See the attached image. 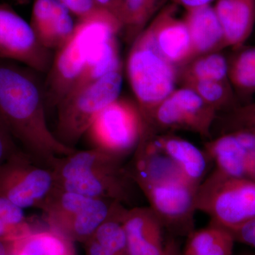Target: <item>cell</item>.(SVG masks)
Returning a JSON list of instances; mask_svg holds the SVG:
<instances>
[{"label": "cell", "instance_id": "8d00e7d4", "mask_svg": "<svg viewBox=\"0 0 255 255\" xmlns=\"http://www.w3.org/2000/svg\"><path fill=\"white\" fill-rule=\"evenodd\" d=\"M239 255H255V253H244V254Z\"/></svg>", "mask_w": 255, "mask_h": 255}, {"label": "cell", "instance_id": "4dcf8cb0", "mask_svg": "<svg viewBox=\"0 0 255 255\" xmlns=\"http://www.w3.org/2000/svg\"><path fill=\"white\" fill-rule=\"evenodd\" d=\"M86 255H117L113 252L102 246L93 238L84 243Z\"/></svg>", "mask_w": 255, "mask_h": 255}, {"label": "cell", "instance_id": "6da1fadb", "mask_svg": "<svg viewBox=\"0 0 255 255\" xmlns=\"http://www.w3.org/2000/svg\"><path fill=\"white\" fill-rule=\"evenodd\" d=\"M33 71L0 58V117L20 148L36 163L53 169L60 157L76 149L64 145L50 130L45 91Z\"/></svg>", "mask_w": 255, "mask_h": 255}, {"label": "cell", "instance_id": "d4e9b609", "mask_svg": "<svg viewBox=\"0 0 255 255\" xmlns=\"http://www.w3.org/2000/svg\"><path fill=\"white\" fill-rule=\"evenodd\" d=\"M181 84L182 87L195 92L219 114L229 112L241 105L229 81L188 80Z\"/></svg>", "mask_w": 255, "mask_h": 255}, {"label": "cell", "instance_id": "d6986e66", "mask_svg": "<svg viewBox=\"0 0 255 255\" xmlns=\"http://www.w3.org/2000/svg\"><path fill=\"white\" fill-rule=\"evenodd\" d=\"M222 26L226 46H244L254 29L255 0H217L214 6Z\"/></svg>", "mask_w": 255, "mask_h": 255}, {"label": "cell", "instance_id": "f546056e", "mask_svg": "<svg viewBox=\"0 0 255 255\" xmlns=\"http://www.w3.org/2000/svg\"><path fill=\"white\" fill-rule=\"evenodd\" d=\"M228 231L232 234L235 241L255 249V219Z\"/></svg>", "mask_w": 255, "mask_h": 255}, {"label": "cell", "instance_id": "7402d4cb", "mask_svg": "<svg viewBox=\"0 0 255 255\" xmlns=\"http://www.w3.org/2000/svg\"><path fill=\"white\" fill-rule=\"evenodd\" d=\"M183 255H233L236 241L227 228L210 222L187 236Z\"/></svg>", "mask_w": 255, "mask_h": 255}, {"label": "cell", "instance_id": "836d02e7", "mask_svg": "<svg viewBox=\"0 0 255 255\" xmlns=\"http://www.w3.org/2000/svg\"><path fill=\"white\" fill-rule=\"evenodd\" d=\"M0 241L6 243H14L18 241L17 236L11 228L8 227L0 218Z\"/></svg>", "mask_w": 255, "mask_h": 255}, {"label": "cell", "instance_id": "ffe728a7", "mask_svg": "<svg viewBox=\"0 0 255 255\" xmlns=\"http://www.w3.org/2000/svg\"><path fill=\"white\" fill-rule=\"evenodd\" d=\"M11 255H77L75 243L47 226L12 243Z\"/></svg>", "mask_w": 255, "mask_h": 255}, {"label": "cell", "instance_id": "603a6c76", "mask_svg": "<svg viewBox=\"0 0 255 255\" xmlns=\"http://www.w3.org/2000/svg\"><path fill=\"white\" fill-rule=\"evenodd\" d=\"M159 0H118L113 14L127 30L128 39L134 41L152 17Z\"/></svg>", "mask_w": 255, "mask_h": 255}, {"label": "cell", "instance_id": "7c38bea8", "mask_svg": "<svg viewBox=\"0 0 255 255\" xmlns=\"http://www.w3.org/2000/svg\"><path fill=\"white\" fill-rule=\"evenodd\" d=\"M50 50L40 44L31 24L0 4V58L22 64L36 72L50 68Z\"/></svg>", "mask_w": 255, "mask_h": 255}, {"label": "cell", "instance_id": "ba28073f", "mask_svg": "<svg viewBox=\"0 0 255 255\" xmlns=\"http://www.w3.org/2000/svg\"><path fill=\"white\" fill-rule=\"evenodd\" d=\"M120 203L54 189L41 206L47 226L74 243L82 244L93 236Z\"/></svg>", "mask_w": 255, "mask_h": 255}, {"label": "cell", "instance_id": "e575fe53", "mask_svg": "<svg viewBox=\"0 0 255 255\" xmlns=\"http://www.w3.org/2000/svg\"><path fill=\"white\" fill-rule=\"evenodd\" d=\"M95 1L100 6L107 8L112 12L118 0H95Z\"/></svg>", "mask_w": 255, "mask_h": 255}, {"label": "cell", "instance_id": "cb8c5ba5", "mask_svg": "<svg viewBox=\"0 0 255 255\" xmlns=\"http://www.w3.org/2000/svg\"><path fill=\"white\" fill-rule=\"evenodd\" d=\"M188 80L229 81L228 58L221 52L196 57L179 68V82Z\"/></svg>", "mask_w": 255, "mask_h": 255}, {"label": "cell", "instance_id": "ac0fdd59", "mask_svg": "<svg viewBox=\"0 0 255 255\" xmlns=\"http://www.w3.org/2000/svg\"><path fill=\"white\" fill-rule=\"evenodd\" d=\"M196 57L227 48L222 26L211 4L186 10L182 18Z\"/></svg>", "mask_w": 255, "mask_h": 255}, {"label": "cell", "instance_id": "d6a6232c", "mask_svg": "<svg viewBox=\"0 0 255 255\" xmlns=\"http://www.w3.org/2000/svg\"><path fill=\"white\" fill-rule=\"evenodd\" d=\"M173 4L181 6L185 10L211 4L214 0H172Z\"/></svg>", "mask_w": 255, "mask_h": 255}, {"label": "cell", "instance_id": "5b68a950", "mask_svg": "<svg viewBox=\"0 0 255 255\" xmlns=\"http://www.w3.org/2000/svg\"><path fill=\"white\" fill-rule=\"evenodd\" d=\"M127 70L145 124L156 107L176 90L179 68L160 53L147 26L132 41Z\"/></svg>", "mask_w": 255, "mask_h": 255}, {"label": "cell", "instance_id": "30bf717a", "mask_svg": "<svg viewBox=\"0 0 255 255\" xmlns=\"http://www.w3.org/2000/svg\"><path fill=\"white\" fill-rule=\"evenodd\" d=\"M218 112L195 92L182 87L162 101L145 122V131L154 135L186 130L212 138Z\"/></svg>", "mask_w": 255, "mask_h": 255}, {"label": "cell", "instance_id": "9a60e30c", "mask_svg": "<svg viewBox=\"0 0 255 255\" xmlns=\"http://www.w3.org/2000/svg\"><path fill=\"white\" fill-rule=\"evenodd\" d=\"M128 255H163V225L149 206L127 208L122 219Z\"/></svg>", "mask_w": 255, "mask_h": 255}, {"label": "cell", "instance_id": "8fae6325", "mask_svg": "<svg viewBox=\"0 0 255 255\" xmlns=\"http://www.w3.org/2000/svg\"><path fill=\"white\" fill-rule=\"evenodd\" d=\"M55 187L53 169L36 163L22 150L0 167V194L23 209H41Z\"/></svg>", "mask_w": 255, "mask_h": 255}, {"label": "cell", "instance_id": "1f68e13d", "mask_svg": "<svg viewBox=\"0 0 255 255\" xmlns=\"http://www.w3.org/2000/svg\"><path fill=\"white\" fill-rule=\"evenodd\" d=\"M163 255H183V251L178 238L171 235H167L164 243Z\"/></svg>", "mask_w": 255, "mask_h": 255}, {"label": "cell", "instance_id": "3957f363", "mask_svg": "<svg viewBox=\"0 0 255 255\" xmlns=\"http://www.w3.org/2000/svg\"><path fill=\"white\" fill-rule=\"evenodd\" d=\"M122 28L119 18L109 9L80 20L70 39L58 50L50 67L44 90L46 107H58L87 69L119 53L117 36Z\"/></svg>", "mask_w": 255, "mask_h": 255}, {"label": "cell", "instance_id": "f1b7e54d", "mask_svg": "<svg viewBox=\"0 0 255 255\" xmlns=\"http://www.w3.org/2000/svg\"><path fill=\"white\" fill-rule=\"evenodd\" d=\"M21 150L4 121L0 117V167L11 156Z\"/></svg>", "mask_w": 255, "mask_h": 255}, {"label": "cell", "instance_id": "4316f807", "mask_svg": "<svg viewBox=\"0 0 255 255\" xmlns=\"http://www.w3.org/2000/svg\"><path fill=\"white\" fill-rule=\"evenodd\" d=\"M0 218L8 227L14 231L18 240L27 236L35 229L31 221L25 215L23 209L1 194Z\"/></svg>", "mask_w": 255, "mask_h": 255}, {"label": "cell", "instance_id": "52a82bcc", "mask_svg": "<svg viewBox=\"0 0 255 255\" xmlns=\"http://www.w3.org/2000/svg\"><path fill=\"white\" fill-rule=\"evenodd\" d=\"M196 210L211 223L232 230L255 219V182L214 169L196 193Z\"/></svg>", "mask_w": 255, "mask_h": 255}, {"label": "cell", "instance_id": "7a4b0ae2", "mask_svg": "<svg viewBox=\"0 0 255 255\" xmlns=\"http://www.w3.org/2000/svg\"><path fill=\"white\" fill-rule=\"evenodd\" d=\"M128 165L140 192L174 237H187L194 231L198 186L143 134Z\"/></svg>", "mask_w": 255, "mask_h": 255}, {"label": "cell", "instance_id": "44dd1931", "mask_svg": "<svg viewBox=\"0 0 255 255\" xmlns=\"http://www.w3.org/2000/svg\"><path fill=\"white\" fill-rule=\"evenodd\" d=\"M228 80L241 105L255 94V46H243L228 58Z\"/></svg>", "mask_w": 255, "mask_h": 255}, {"label": "cell", "instance_id": "5bb4252c", "mask_svg": "<svg viewBox=\"0 0 255 255\" xmlns=\"http://www.w3.org/2000/svg\"><path fill=\"white\" fill-rule=\"evenodd\" d=\"M177 5H167L148 25L156 46L178 68L195 58L190 36L183 19L177 17Z\"/></svg>", "mask_w": 255, "mask_h": 255}, {"label": "cell", "instance_id": "83f0119b", "mask_svg": "<svg viewBox=\"0 0 255 255\" xmlns=\"http://www.w3.org/2000/svg\"><path fill=\"white\" fill-rule=\"evenodd\" d=\"M60 1L80 20L91 18L107 9L97 4L95 0H60Z\"/></svg>", "mask_w": 255, "mask_h": 255}, {"label": "cell", "instance_id": "8992f818", "mask_svg": "<svg viewBox=\"0 0 255 255\" xmlns=\"http://www.w3.org/2000/svg\"><path fill=\"white\" fill-rule=\"evenodd\" d=\"M122 85V68L70 92L57 107V138L75 148L96 116L120 97Z\"/></svg>", "mask_w": 255, "mask_h": 255}, {"label": "cell", "instance_id": "2e32d148", "mask_svg": "<svg viewBox=\"0 0 255 255\" xmlns=\"http://www.w3.org/2000/svg\"><path fill=\"white\" fill-rule=\"evenodd\" d=\"M30 24L40 44L48 50L61 48L75 26L70 11L60 0H35Z\"/></svg>", "mask_w": 255, "mask_h": 255}, {"label": "cell", "instance_id": "4fadbf2b", "mask_svg": "<svg viewBox=\"0 0 255 255\" xmlns=\"http://www.w3.org/2000/svg\"><path fill=\"white\" fill-rule=\"evenodd\" d=\"M204 150L215 169L255 182V135L243 131L226 132L210 139Z\"/></svg>", "mask_w": 255, "mask_h": 255}, {"label": "cell", "instance_id": "277c9868", "mask_svg": "<svg viewBox=\"0 0 255 255\" xmlns=\"http://www.w3.org/2000/svg\"><path fill=\"white\" fill-rule=\"evenodd\" d=\"M124 159L95 147L75 150L60 157L55 164V186L70 192L134 207L136 192L140 191Z\"/></svg>", "mask_w": 255, "mask_h": 255}, {"label": "cell", "instance_id": "e0dca14e", "mask_svg": "<svg viewBox=\"0 0 255 255\" xmlns=\"http://www.w3.org/2000/svg\"><path fill=\"white\" fill-rule=\"evenodd\" d=\"M159 152L168 157L186 177L199 187L206 177L210 159L205 151L171 132L154 135L144 131Z\"/></svg>", "mask_w": 255, "mask_h": 255}, {"label": "cell", "instance_id": "484cf974", "mask_svg": "<svg viewBox=\"0 0 255 255\" xmlns=\"http://www.w3.org/2000/svg\"><path fill=\"white\" fill-rule=\"evenodd\" d=\"M216 125L219 130L217 135L232 131L255 135V102L241 105L229 112L218 114L214 127Z\"/></svg>", "mask_w": 255, "mask_h": 255}, {"label": "cell", "instance_id": "9c48e42d", "mask_svg": "<svg viewBox=\"0 0 255 255\" xmlns=\"http://www.w3.org/2000/svg\"><path fill=\"white\" fill-rule=\"evenodd\" d=\"M145 127L135 101L119 97L96 116L86 134L95 148L126 159L136 149Z\"/></svg>", "mask_w": 255, "mask_h": 255}, {"label": "cell", "instance_id": "d590c367", "mask_svg": "<svg viewBox=\"0 0 255 255\" xmlns=\"http://www.w3.org/2000/svg\"><path fill=\"white\" fill-rule=\"evenodd\" d=\"M12 243L0 241V255H11Z\"/></svg>", "mask_w": 255, "mask_h": 255}]
</instances>
